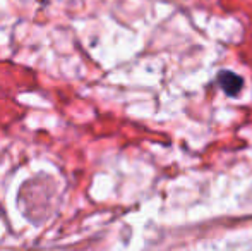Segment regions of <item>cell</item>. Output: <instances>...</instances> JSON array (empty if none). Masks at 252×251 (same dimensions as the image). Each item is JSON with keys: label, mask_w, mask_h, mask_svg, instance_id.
Masks as SVG:
<instances>
[{"label": "cell", "mask_w": 252, "mask_h": 251, "mask_svg": "<svg viewBox=\"0 0 252 251\" xmlns=\"http://www.w3.org/2000/svg\"><path fill=\"white\" fill-rule=\"evenodd\" d=\"M216 84L225 95L235 98L239 97V93L244 88V77L233 71H220V74L216 76Z\"/></svg>", "instance_id": "1"}]
</instances>
